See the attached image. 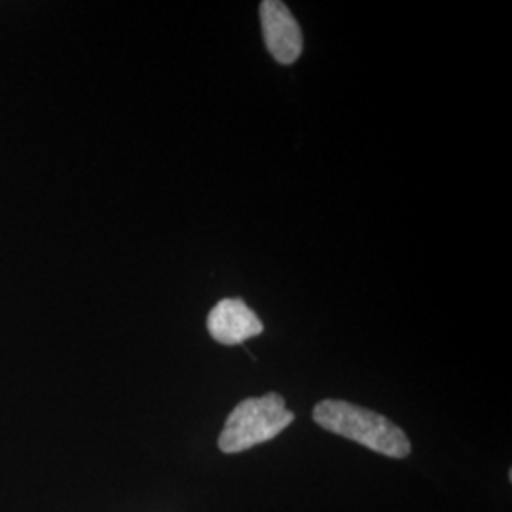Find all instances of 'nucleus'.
<instances>
[{"label": "nucleus", "instance_id": "7ed1b4c3", "mask_svg": "<svg viewBox=\"0 0 512 512\" xmlns=\"http://www.w3.org/2000/svg\"><path fill=\"white\" fill-rule=\"evenodd\" d=\"M260 23L264 44L275 61L293 65L302 54L304 35L289 6L281 0H264L260 4Z\"/></svg>", "mask_w": 512, "mask_h": 512}, {"label": "nucleus", "instance_id": "f03ea898", "mask_svg": "<svg viewBox=\"0 0 512 512\" xmlns=\"http://www.w3.org/2000/svg\"><path fill=\"white\" fill-rule=\"evenodd\" d=\"M294 421V414L287 410L285 399L279 393H266L264 397L245 399L230 412L220 433L219 448L222 454H239L258 444L275 439Z\"/></svg>", "mask_w": 512, "mask_h": 512}, {"label": "nucleus", "instance_id": "f257e3e1", "mask_svg": "<svg viewBox=\"0 0 512 512\" xmlns=\"http://www.w3.org/2000/svg\"><path fill=\"white\" fill-rule=\"evenodd\" d=\"M313 421L334 435L355 440L368 450L387 458L404 459L410 452V440L403 429L382 414L346 401H321L313 408Z\"/></svg>", "mask_w": 512, "mask_h": 512}, {"label": "nucleus", "instance_id": "20e7f679", "mask_svg": "<svg viewBox=\"0 0 512 512\" xmlns=\"http://www.w3.org/2000/svg\"><path fill=\"white\" fill-rule=\"evenodd\" d=\"M207 330L222 346H238L264 332V323L241 298H224L209 311Z\"/></svg>", "mask_w": 512, "mask_h": 512}]
</instances>
